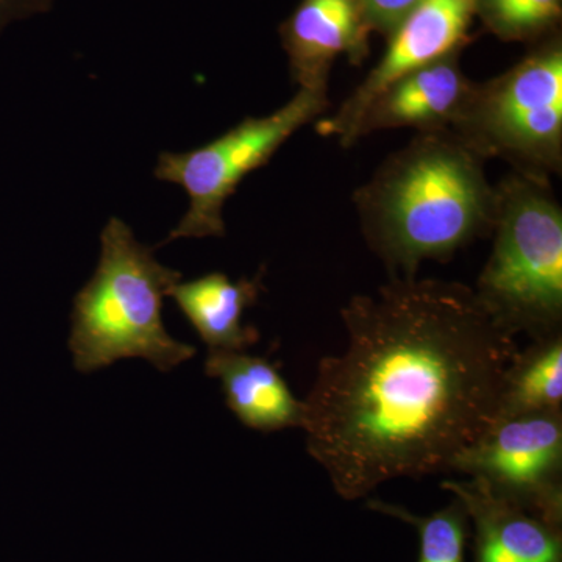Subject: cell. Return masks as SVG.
<instances>
[{
	"instance_id": "cell-1",
	"label": "cell",
	"mask_w": 562,
	"mask_h": 562,
	"mask_svg": "<svg viewBox=\"0 0 562 562\" xmlns=\"http://www.w3.org/2000/svg\"><path fill=\"white\" fill-rule=\"evenodd\" d=\"M341 353L303 398L306 452L344 501L450 472L498 417L514 335L460 281L391 279L341 310Z\"/></svg>"
},
{
	"instance_id": "cell-2",
	"label": "cell",
	"mask_w": 562,
	"mask_h": 562,
	"mask_svg": "<svg viewBox=\"0 0 562 562\" xmlns=\"http://www.w3.org/2000/svg\"><path fill=\"white\" fill-rule=\"evenodd\" d=\"M484 158L453 131L417 133L353 194L369 249L391 279L417 277L491 236L497 214Z\"/></svg>"
},
{
	"instance_id": "cell-3",
	"label": "cell",
	"mask_w": 562,
	"mask_h": 562,
	"mask_svg": "<svg viewBox=\"0 0 562 562\" xmlns=\"http://www.w3.org/2000/svg\"><path fill=\"white\" fill-rule=\"evenodd\" d=\"M101 241L98 269L76 295L70 316L69 349L77 371L143 358L169 372L194 357L198 349L173 339L161 319L162 299L181 273L155 260L120 217H111Z\"/></svg>"
},
{
	"instance_id": "cell-4",
	"label": "cell",
	"mask_w": 562,
	"mask_h": 562,
	"mask_svg": "<svg viewBox=\"0 0 562 562\" xmlns=\"http://www.w3.org/2000/svg\"><path fill=\"white\" fill-rule=\"evenodd\" d=\"M492 251L476 297L505 330L562 331V209L550 180L514 171L497 187Z\"/></svg>"
},
{
	"instance_id": "cell-5",
	"label": "cell",
	"mask_w": 562,
	"mask_h": 562,
	"mask_svg": "<svg viewBox=\"0 0 562 562\" xmlns=\"http://www.w3.org/2000/svg\"><path fill=\"white\" fill-rule=\"evenodd\" d=\"M452 131L484 160L550 180L562 172V36L532 44L522 60L475 83Z\"/></svg>"
},
{
	"instance_id": "cell-6",
	"label": "cell",
	"mask_w": 562,
	"mask_h": 562,
	"mask_svg": "<svg viewBox=\"0 0 562 562\" xmlns=\"http://www.w3.org/2000/svg\"><path fill=\"white\" fill-rule=\"evenodd\" d=\"M328 91L302 90L268 116L246 117L220 138L190 151H162L155 177L179 184L190 209L165 243L225 235L224 203L249 173L271 161L303 125L325 114Z\"/></svg>"
},
{
	"instance_id": "cell-7",
	"label": "cell",
	"mask_w": 562,
	"mask_h": 562,
	"mask_svg": "<svg viewBox=\"0 0 562 562\" xmlns=\"http://www.w3.org/2000/svg\"><path fill=\"white\" fill-rule=\"evenodd\" d=\"M450 472L479 479L524 508L562 524V412L494 422Z\"/></svg>"
},
{
	"instance_id": "cell-8",
	"label": "cell",
	"mask_w": 562,
	"mask_h": 562,
	"mask_svg": "<svg viewBox=\"0 0 562 562\" xmlns=\"http://www.w3.org/2000/svg\"><path fill=\"white\" fill-rule=\"evenodd\" d=\"M476 0H420L387 36V49L375 68L316 132L351 146L355 128L373 99L406 74L464 50L472 43Z\"/></svg>"
},
{
	"instance_id": "cell-9",
	"label": "cell",
	"mask_w": 562,
	"mask_h": 562,
	"mask_svg": "<svg viewBox=\"0 0 562 562\" xmlns=\"http://www.w3.org/2000/svg\"><path fill=\"white\" fill-rule=\"evenodd\" d=\"M279 32L292 81L322 91H328L339 57L353 66L364 63L373 33L362 0H301Z\"/></svg>"
},
{
	"instance_id": "cell-10",
	"label": "cell",
	"mask_w": 562,
	"mask_h": 562,
	"mask_svg": "<svg viewBox=\"0 0 562 562\" xmlns=\"http://www.w3.org/2000/svg\"><path fill=\"white\" fill-rule=\"evenodd\" d=\"M441 486L468 514L473 562H562L561 524L524 508L479 479L446 480Z\"/></svg>"
},
{
	"instance_id": "cell-11",
	"label": "cell",
	"mask_w": 562,
	"mask_h": 562,
	"mask_svg": "<svg viewBox=\"0 0 562 562\" xmlns=\"http://www.w3.org/2000/svg\"><path fill=\"white\" fill-rule=\"evenodd\" d=\"M460 58L458 52L413 70L380 92L358 122L351 146L372 133L397 128L452 131L475 88Z\"/></svg>"
},
{
	"instance_id": "cell-12",
	"label": "cell",
	"mask_w": 562,
	"mask_h": 562,
	"mask_svg": "<svg viewBox=\"0 0 562 562\" xmlns=\"http://www.w3.org/2000/svg\"><path fill=\"white\" fill-rule=\"evenodd\" d=\"M205 372L220 380L228 408L251 430L302 427L303 403L268 358L246 350L210 349Z\"/></svg>"
},
{
	"instance_id": "cell-13",
	"label": "cell",
	"mask_w": 562,
	"mask_h": 562,
	"mask_svg": "<svg viewBox=\"0 0 562 562\" xmlns=\"http://www.w3.org/2000/svg\"><path fill=\"white\" fill-rule=\"evenodd\" d=\"M262 273L232 281L211 272L201 279L176 283L168 295L191 322L202 341L216 350H246L260 341V333L243 324L244 312L257 303Z\"/></svg>"
},
{
	"instance_id": "cell-14",
	"label": "cell",
	"mask_w": 562,
	"mask_h": 562,
	"mask_svg": "<svg viewBox=\"0 0 562 562\" xmlns=\"http://www.w3.org/2000/svg\"><path fill=\"white\" fill-rule=\"evenodd\" d=\"M550 412H562V331L517 351L503 376L497 420Z\"/></svg>"
},
{
	"instance_id": "cell-15",
	"label": "cell",
	"mask_w": 562,
	"mask_h": 562,
	"mask_svg": "<svg viewBox=\"0 0 562 562\" xmlns=\"http://www.w3.org/2000/svg\"><path fill=\"white\" fill-rule=\"evenodd\" d=\"M368 508L416 528L420 542L417 562H465L471 527L464 506L458 498L453 497L450 505L430 516H416L403 506L382 501H369Z\"/></svg>"
},
{
	"instance_id": "cell-16",
	"label": "cell",
	"mask_w": 562,
	"mask_h": 562,
	"mask_svg": "<svg viewBox=\"0 0 562 562\" xmlns=\"http://www.w3.org/2000/svg\"><path fill=\"white\" fill-rule=\"evenodd\" d=\"M475 14L498 40L532 46L560 32L562 0H476Z\"/></svg>"
},
{
	"instance_id": "cell-17",
	"label": "cell",
	"mask_w": 562,
	"mask_h": 562,
	"mask_svg": "<svg viewBox=\"0 0 562 562\" xmlns=\"http://www.w3.org/2000/svg\"><path fill=\"white\" fill-rule=\"evenodd\" d=\"M420 0H362L372 32L387 36Z\"/></svg>"
},
{
	"instance_id": "cell-18",
	"label": "cell",
	"mask_w": 562,
	"mask_h": 562,
	"mask_svg": "<svg viewBox=\"0 0 562 562\" xmlns=\"http://www.w3.org/2000/svg\"><path fill=\"white\" fill-rule=\"evenodd\" d=\"M54 0H0V32L14 21L46 13Z\"/></svg>"
}]
</instances>
